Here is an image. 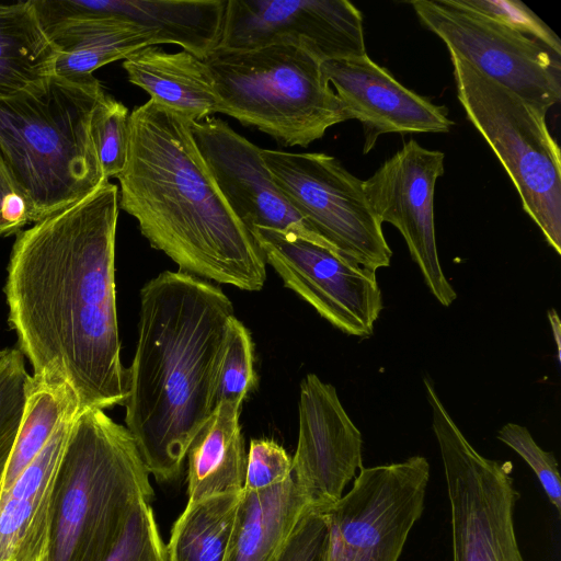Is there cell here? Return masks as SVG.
<instances>
[{"label":"cell","mask_w":561,"mask_h":561,"mask_svg":"<svg viewBox=\"0 0 561 561\" xmlns=\"http://www.w3.org/2000/svg\"><path fill=\"white\" fill-rule=\"evenodd\" d=\"M118 187L91 195L16 233L4 285L8 321L33 376L67 382L80 410L125 405L115 237Z\"/></svg>","instance_id":"cell-1"},{"label":"cell","mask_w":561,"mask_h":561,"mask_svg":"<svg viewBox=\"0 0 561 561\" xmlns=\"http://www.w3.org/2000/svg\"><path fill=\"white\" fill-rule=\"evenodd\" d=\"M233 317L232 302L219 286L187 273L165 271L141 288L125 423L157 481L179 474L217 407Z\"/></svg>","instance_id":"cell-2"},{"label":"cell","mask_w":561,"mask_h":561,"mask_svg":"<svg viewBox=\"0 0 561 561\" xmlns=\"http://www.w3.org/2000/svg\"><path fill=\"white\" fill-rule=\"evenodd\" d=\"M190 123L152 99L133 110L127 161L116 178L119 208L180 272L260 290L266 280L264 256L216 186Z\"/></svg>","instance_id":"cell-3"},{"label":"cell","mask_w":561,"mask_h":561,"mask_svg":"<svg viewBox=\"0 0 561 561\" xmlns=\"http://www.w3.org/2000/svg\"><path fill=\"white\" fill-rule=\"evenodd\" d=\"M93 76L53 73L0 99V154L36 222L91 195L108 182L91 136L104 96Z\"/></svg>","instance_id":"cell-4"},{"label":"cell","mask_w":561,"mask_h":561,"mask_svg":"<svg viewBox=\"0 0 561 561\" xmlns=\"http://www.w3.org/2000/svg\"><path fill=\"white\" fill-rule=\"evenodd\" d=\"M153 490L126 426L101 409L73 421L56 473L44 561H105L136 505Z\"/></svg>","instance_id":"cell-5"},{"label":"cell","mask_w":561,"mask_h":561,"mask_svg":"<svg viewBox=\"0 0 561 561\" xmlns=\"http://www.w3.org/2000/svg\"><path fill=\"white\" fill-rule=\"evenodd\" d=\"M218 113L271 136L286 147H308L348 116L321 64L285 43L255 48L217 47L204 59Z\"/></svg>","instance_id":"cell-6"},{"label":"cell","mask_w":561,"mask_h":561,"mask_svg":"<svg viewBox=\"0 0 561 561\" xmlns=\"http://www.w3.org/2000/svg\"><path fill=\"white\" fill-rule=\"evenodd\" d=\"M450 59L467 118L504 167L524 210L561 254V156L546 116L458 56Z\"/></svg>","instance_id":"cell-7"},{"label":"cell","mask_w":561,"mask_h":561,"mask_svg":"<svg viewBox=\"0 0 561 561\" xmlns=\"http://www.w3.org/2000/svg\"><path fill=\"white\" fill-rule=\"evenodd\" d=\"M450 506L453 561H525L515 533L511 462L482 456L424 379Z\"/></svg>","instance_id":"cell-8"},{"label":"cell","mask_w":561,"mask_h":561,"mask_svg":"<svg viewBox=\"0 0 561 561\" xmlns=\"http://www.w3.org/2000/svg\"><path fill=\"white\" fill-rule=\"evenodd\" d=\"M275 183L308 228L332 250L377 271L392 251L363 188V181L322 152L262 149Z\"/></svg>","instance_id":"cell-9"},{"label":"cell","mask_w":561,"mask_h":561,"mask_svg":"<svg viewBox=\"0 0 561 561\" xmlns=\"http://www.w3.org/2000/svg\"><path fill=\"white\" fill-rule=\"evenodd\" d=\"M430 463L423 456L362 467L352 489L323 512L327 561H398L424 510Z\"/></svg>","instance_id":"cell-10"},{"label":"cell","mask_w":561,"mask_h":561,"mask_svg":"<svg viewBox=\"0 0 561 561\" xmlns=\"http://www.w3.org/2000/svg\"><path fill=\"white\" fill-rule=\"evenodd\" d=\"M421 23L436 34L449 54L513 92L546 116L561 99V55L456 0H413Z\"/></svg>","instance_id":"cell-11"},{"label":"cell","mask_w":561,"mask_h":561,"mask_svg":"<svg viewBox=\"0 0 561 561\" xmlns=\"http://www.w3.org/2000/svg\"><path fill=\"white\" fill-rule=\"evenodd\" d=\"M265 263L316 311L342 332L368 337L382 310L376 271L293 232L251 231Z\"/></svg>","instance_id":"cell-12"},{"label":"cell","mask_w":561,"mask_h":561,"mask_svg":"<svg viewBox=\"0 0 561 561\" xmlns=\"http://www.w3.org/2000/svg\"><path fill=\"white\" fill-rule=\"evenodd\" d=\"M298 46L320 62L366 53L363 16L347 0H227L218 47Z\"/></svg>","instance_id":"cell-13"},{"label":"cell","mask_w":561,"mask_h":561,"mask_svg":"<svg viewBox=\"0 0 561 561\" xmlns=\"http://www.w3.org/2000/svg\"><path fill=\"white\" fill-rule=\"evenodd\" d=\"M444 159V152L411 139L363 181V188L380 222L391 224L404 238L432 295L448 307L457 294L443 272L434 226V191Z\"/></svg>","instance_id":"cell-14"},{"label":"cell","mask_w":561,"mask_h":561,"mask_svg":"<svg viewBox=\"0 0 561 561\" xmlns=\"http://www.w3.org/2000/svg\"><path fill=\"white\" fill-rule=\"evenodd\" d=\"M190 129L216 186L249 231L266 228L293 232L329 247L308 228L277 186L261 148L218 117L191 121Z\"/></svg>","instance_id":"cell-15"},{"label":"cell","mask_w":561,"mask_h":561,"mask_svg":"<svg viewBox=\"0 0 561 561\" xmlns=\"http://www.w3.org/2000/svg\"><path fill=\"white\" fill-rule=\"evenodd\" d=\"M298 412L293 478L308 507L323 513L342 497L363 467V438L335 388L316 374H308L300 382Z\"/></svg>","instance_id":"cell-16"},{"label":"cell","mask_w":561,"mask_h":561,"mask_svg":"<svg viewBox=\"0 0 561 561\" xmlns=\"http://www.w3.org/2000/svg\"><path fill=\"white\" fill-rule=\"evenodd\" d=\"M321 69L348 119L362 123L364 153L383 134L447 133L454 125L446 106L405 88L367 54L324 61Z\"/></svg>","instance_id":"cell-17"},{"label":"cell","mask_w":561,"mask_h":561,"mask_svg":"<svg viewBox=\"0 0 561 561\" xmlns=\"http://www.w3.org/2000/svg\"><path fill=\"white\" fill-rule=\"evenodd\" d=\"M58 50L54 73L91 76L100 67L157 45V34L106 10L102 0H31Z\"/></svg>","instance_id":"cell-18"},{"label":"cell","mask_w":561,"mask_h":561,"mask_svg":"<svg viewBox=\"0 0 561 561\" xmlns=\"http://www.w3.org/2000/svg\"><path fill=\"white\" fill-rule=\"evenodd\" d=\"M76 417L62 423L11 486L0 493V561L45 560L55 478Z\"/></svg>","instance_id":"cell-19"},{"label":"cell","mask_w":561,"mask_h":561,"mask_svg":"<svg viewBox=\"0 0 561 561\" xmlns=\"http://www.w3.org/2000/svg\"><path fill=\"white\" fill-rule=\"evenodd\" d=\"M122 65L129 82L188 119L202 121L218 113L210 73L195 55L147 46L127 56Z\"/></svg>","instance_id":"cell-20"},{"label":"cell","mask_w":561,"mask_h":561,"mask_svg":"<svg viewBox=\"0 0 561 561\" xmlns=\"http://www.w3.org/2000/svg\"><path fill=\"white\" fill-rule=\"evenodd\" d=\"M307 508L293 477L268 489L242 490L224 561H275Z\"/></svg>","instance_id":"cell-21"},{"label":"cell","mask_w":561,"mask_h":561,"mask_svg":"<svg viewBox=\"0 0 561 561\" xmlns=\"http://www.w3.org/2000/svg\"><path fill=\"white\" fill-rule=\"evenodd\" d=\"M242 400L218 402L188 450L187 503L243 490L247 455L239 423Z\"/></svg>","instance_id":"cell-22"},{"label":"cell","mask_w":561,"mask_h":561,"mask_svg":"<svg viewBox=\"0 0 561 561\" xmlns=\"http://www.w3.org/2000/svg\"><path fill=\"white\" fill-rule=\"evenodd\" d=\"M227 0H102L106 10L157 34V45L181 46L199 59L221 39Z\"/></svg>","instance_id":"cell-23"},{"label":"cell","mask_w":561,"mask_h":561,"mask_svg":"<svg viewBox=\"0 0 561 561\" xmlns=\"http://www.w3.org/2000/svg\"><path fill=\"white\" fill-rule=\"evenodd\" d=\"M57 57L31 0L0 3V99L47 79Z\"/></svg>","instance_id":"cell-24"},{"label":"cell","mask_w":561,"mask_h":561,"mask_svg":"<svg viewBox=\"0 0 561 561\" xmlns=\"http://www.w3.org/2000/svg\"><path fill=\"white\" fill-rule=\"evenodd\" d=\"M80 412L78 397L67 382L30 376L23 415L5 468L1 492L8 490L35 459L57 428Z\"/></svg>","instance_id":"cell-25"},{"label":"cell","mask_w":561,"mask_h":561,"mask_svg":"<svg viewBox=\"0 0 561 561\" xmlns=\"http://www.w3.org/2000/svg\"><path fill=\"white\" fill-rule=\"evenodd\" d=\"M241 493H222L187 503L171 530L167 561H224Z\"/></svg>","instance_id":"cell-26"},{"label":"cell","mask_w":561,"mask_h":561,"mask_svg":"<svg viewBox=\"0 0 561 561\" xmlns=\"http://www.w3.org/2000/svg\"><path fill=\"white\" fill-rule=\"evenodd\" d=\"M30 376L24 355L19 348L0 351V493L21 424Z\"/></svg>","instance_id":"cell-27"},{"label":"cell","mask_w":561,"mask_h":561,"mask_svg":"<svg viewBox=\"0 0 561 561\" xmlns=\"http://www.w3.org/2000/svg\"><path fill=\"white\" fill-rule=\"evenodd\" d=\"M129 114L122 102L106 93L92 114V141L103 176L107 181L117 178L127 161Z\"/></svg>","instance_id":"cell-28"},{"label":"cell","mask_w":561,"mask_h":561,"mask_svg":"<svg viewBox=\"0 0 561 561\" xmlns=\"http://www.w3.org/2000/svg\"><path fill=\"white\" fill-rule=\"evenodd\" d=\"M256 385L253 344L248 329L233 317L228 325L216 400H244Z\"/></svg>","instance_id":"cell-29"},{"label":"cell","mask_w":561,"mask_h":561,"mask_svg":"<svg viewBox=\"0 0 561 561\" xmlns=\"http://www.w3.org/2000/svg\"><path fill=\"white\" fill-rule=\"evenodd\" d=\"M105 561H167L165 545L148 502L136 505L123 536Z\"/></svg>","instance_id":"cell-30"},{"label":"cell","mask_w":561,"mask_h":561,"mask_svg":"<svg viewBox=\"0 0 561 561\" xmlns=\"http://www.w3.org/2000/svg\"><path fill=\"white\" fill-rule=\"evenodd\" d=\"M497 438L519 455L537 476L550 503L561 513V482L558 462L552 453L543 450L523 425L506 423Z\"/></svg>","instance_id":"cell-31"},{"label":"cell","mask_w":561,"mask_h":561,"mask_svg":"<svg viewBox=\"0 0 561 561\" xmlns=\"http://www.w3.org/2000/svg\"><path fill=\"white\" fill-rule=\"evenodd\" d=\"M458 4L484 14L548 45L561 55L558 35L527 5L518 0H456Z\"/></svg>","instance_id":"cell-32"},{"label":"cell","mask_w":561,"mask_h":561,"mask_svg":"<svg viewBox=\"0 0 561 561\" xmlns=\"http://www.w3.org/2000/svg\"><path fill=\"white\" fill-rule=\"evenodd\" d=\"M293 477V461L273 439L257 438L250 443L243 490L260 491L282 484Z\"/></svg>","instance_id":"cell-33"},{"label":"cell","mask_w":561,"mask_h":561,"mask_svg":"<svg viewBox=\"0 0 561 561\" xmlns=\"http://www.w3.org/2000/svg\"><path fill=\"white\" fill-rule=\"evenodd\" d=\"M328 536L323 513L308 507L275 561H327Z\"/></svg>","instance_id":"cell-34"},{"label":"cell","mask_w":561,"mask_h":561,"mask_svg":"<svg viewBox=\"0 0 561 561\" xmlns=\"http://www.w3.org/2000/svg\"><path fill=\"white\" fill-rule=\"evenodd\" d=\"M28 222L26 202L0 154V237L16 234Z\"/></svg>","instance_id":"cell-35"},{"label":"cell","mask_w":561,"mask_h":561,"mask_svg":"<svg viewBox=\"0 0 561 561\" xmlns=\"http://www.w3.org/2000/svg\"><path fill=\"white\" fill-rule=\"evenodd\" d=\"M548 319H549V322H550V325H551V330H552V334H553V337H554V342H556V345H557V352H558V358L560 359V345H561V325H560V320H559V317L556 312L554 309H550L548 311Z\"/></svg>","instance_id":"cell-36"}]
</instances>
